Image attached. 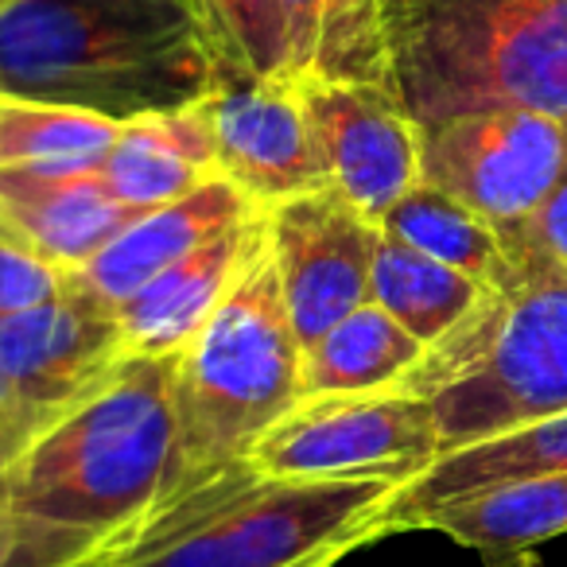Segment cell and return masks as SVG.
I'll list each match as a JSON object with an SVG mask.
<instances>
[{"label":"cell","instance_id":"1","mask_svg":"<svg viewBox=\"0 0 567 567\" xmlns=\"http://www.w3.org/2000/svg\"><path fill=\"white\" fill-rule=\"evenodd\" d=\"M187 0H17L0 12V94L128 125L210 94Z\"/></svg>","mask_w":567,"mask_h":567},{"label":"cell","instance_id":"2","mask_svg":"<svg viewBox=\"0 0 567 567\" xmlns=\"http://www.w3.org/2000/svg\"><path fill=\"white\" fill-rule=\"evenodd\" d=\"M381 478H276L234 463L97 544L90 567H331L378 540Z\"/></svg>","mask_w":567,"mask_h":567},{"label":"cell","instance_id":"3","mask_svg":"<svg viewBox=\"0 0 567 567\" xmlns=\"http://www.w3.org/2000/svg\"><path fill=\"white\" fill-rule=\"evenodd\" d=\"M389 90L416 125L494 110L567 117V0H381Z\"/></svg>","mask_w":567,"mask_h":567},{"label":"cell","instance_id":"4","mask_svg":"<svg viewBox=\"0 0 567 567\" xmlns=\"http://www.w3.org/2000/svg\"><path fill=\"white\" fill-rule=\"evenodd\" d=\"M172 378L175 354H128L0 474V497L102 540L125 528L164 494L172 471Z\"/></svg>","mask_w":567,"mask_h":567},{"label":"cell","instance_id":"5","mask_svg":"<svg viewBox=\"0 0 567 567\" xmlns=\"http://www.w3.org/2000/svg\"><path fill=\"white\" fill-rule=\"evenodd\" d=\"M300 362L303 347L265 229L234 292L175 354V447L159 497L245 463L260 435L300 404Z\"/></svg>","mask_w":567,"mask_h":567},{"label":"cell","instance_id":"6","mask_svg":"<svg viewBox=\"0 0 567 567\" xmlns=\"http://www.w3.org/2000/svg\"><path fill=\"white\" fill-rule=\"evenodd\" d=\"M393 389L427 401L443 455L567 412V272L509 260Z\"/></svg>","mask_w":567,"mask_h":567},{"label":"cell","instance_id":"7","mask_svg":"<svg viewBox=\"0 0 567 567\" xmlns=\"http://www.w3.org/2000/svg\"><path fill=\"white\" fill-rule=\"evenodd\" d=\"M443 455L427 401L401 389L303 396L249 451L276 478H381L404 486Z\"/></svg>","mask_w":567,"mask_h":567},{"label":"cell","instance_id":"8","mask_svg":"<svg viewBox=\"0 0 567 567\" xmlns=\"http://www.w3.org/2000/svg\"><path fill=\"white\" fill-rule=\"evenodd\" d=\"M567 121L533 110H494L420 125V183L443 190L497 226L528 221L556 187Z\"/></svg>","mask_w":567,"mask_h":567},{"label":"cell","instance_id":"9","mask_svg":"<svg viewBox=\"0 0 567 567\" xmlns=\"http://www.w3.org/2000/svg\"><path fill=\"white\" fill-rule=\"evenodd\" d=\"M378 237L381 229L331 183L268 210L284 303L303 350L370 303Z\"/></svg>","mask_w":567,"mask_h":567},{"label":"cell","instance_id":"10","mask_svg":"<svg viewBox=\"0 0 567 567\" xmlns=\"http://www.w3.org/2000/svg\"><path fill=\"white\" fill-rule=\"evenodd\" d=\"M218 152V172L260 210L327 187L300 86L214 63L210 94L198 102Z\"/></svg>","mask_w":567,"mask_h":567},{"label":"cell","instance_id":"11","mask_svg":"<svg viewBox=\"0 0 567 567\" xmlns=\"http://www.w3.org/2000/svg\"><path fill=\"white\" fill-rule=\"evenodd\" d=\"M296 86L331 187L378 226L420 183V125L389 86L319 79Z\"/></svg>","mask_w":567,"mask_h":567},{"label":"cell","instance_id":"12","mask_svg":"<svg viewBox=\"0 0 567 567\" xmlns=\"http://www.w3.org/2000/svg\"><path fill=\"white\" fill-rule=\"evenodd\" d=\"M128 358L113 308L71 280L55 300L0 319V393L4 401L66 409L102 385Z\"/></svg>","mask_w":567,"mask_h":567},{"label":"cell","instance_id":"13","mask_svg":"<svg viewBox=\"0 0 567 567\" xmlns=\"http://www.w3.org/2000/svg\"><path fill=\"white\" fill-rule=\"evenodd\" d=\"M94 167H0V234L63 272L94 260L141 218Z\"/></svg>","mask_w":567,"mask_h":567},{"label":"cell","instance_id":"14","mask_svg":"<svg viewBox=\"0 0 567 567\" xmlns=\"http://www.w3.org/2000/svg\"><path fill=\"white\" fill-rule=\"evenodd\" d=\"M260 206L245 190H237L226 175H214L210 183L195 187L175 203L152 206L133 226H125L94 260L66 272V280L79 292L94 296L97 303L117 311L128 296H136L148 280H156L164 268L195 252L210 237L226 234L229 226L252 218Z\"/></svg>","mask_w":567,"mask_h":567},{"label":"cell","instance_id":"15","mask_svg":"<svg viewBox=\"0 0 567 567\" xmlns=\"http://www.w3.org/2000/svg\"><path fill=\"white\" fill-rule=\"evenodd\" d=\"M265 229L268 210H257L252 218L237 221L226 234L210 237L195 252H187L172 268H164L136 296H128L117 308L128 354H179L203 331L206 319L221 308V300L234 292L237 276L249 265Z\"/></svg>","mask_w":567,"mask_h":567},{"label":"cell","instance_id":"16","mask_svg":"<svg viewBox=\"0 0 567 567\" xmlns=\"http://www.w3.org/2000/svg\"><path fill=\"white\" fill-rule=\"evenodd\" d=\"M556 471H567V412L440 455L424 474L393 489L378 517V536L416 528L432 509L458 497Z\"/></svg>","mask_w":567,"mask_h":567},{"label":"cell","instance_id":"17","mask_svg":"<svg viewBox=\"0 0 567 567\" xmlns=\"http://www.w3.org/2000/svg\"><path fill=\"white\" fill-rule=\"evenodd\" d=\"M102 175L113 195L141 210L175 203L210 183L221 172L203 110L190 105L175 113H148L121 125L102 159Z\"/></svg>","mask_w":567,"mask_h":567},{"label":"cell","instance_id":"18","mask_svg":"<svg viewBox=\"0 0 567 567\" xmlns=\"http://www.w3.org/2000/svg\"><path fill=\"white\" fill-rule=\"evenodd\" d=\"M424 350L427 347H420L378 303H362L342 323H334L316 347L303 350L300 401L303 396L393 389L424 358Z\"/></svg>","mask_w":567,"mask_h":567},{"label":"cell","instance_id":"19","mask_svg":"<svg viewBox=\"0 0 567 567\" xmlns=\"http://www.w3.org/2000/svg\"><path fill=\"white\" fill-rule=\"evenodd\" d=\"M416 528H435L482 551H520L567 533V471L505 482L432 509Z\"/></svg>","mask_w":567,"mask_h":567},{"label":"cell","instance_id":"20","mask_svg":"<svg viewBox=\"0 0 567 567\" xmlns=\"http://www.w3.org/2000/svg\"><path fill=\"white\" fill-rule=\"evenodd\" d=\"M486 284L471 280L458 268L416 252L412 245L381 234L370 272V303L404 327L420 347H435L451 327L463 323L482 300Z\"/></svg>","mask_w":567,"mask_h":567},{"label":"cell","instance_id":"21","mask_svg":"<svg viewBox=\"0 0 567 567\" xmlns=\"http://www.w3.org/2000/svg\"><path fill=\"white\" fill-rule=\"evenodd\" d=\"M378 229L412 245L416 252H427L432 260L458 268L478 284H497L509 272V252L497 226L427 183H416L401 203L389 206Z\"/></svg>","mask_w":567,"mask_h":567},{"label":"cell","instance_id":"22","mask_svg":"<svg viewBox=\"0 0 567 567\" xmlns=\"http://www.w3.org/2000/svg\"><path fill=\"white\" fill-rule=\"evenodd\" d=\"M117 133L97 113L0 94V167H94Z\"/></svg>","mask_w":567,"mask_h":567},{"label":"cell","instance_id":"23","mask_svg":"<svg viewBox=\"0 0 567 567\" xmlns=\"http://www.w3.org/2000/svg\"><path fill=\"white\" fill-rule=\"evenodd\" d=\"M214 63L260 79H288V35L280 0H187Z\"/></svg>","mask_w":567,"mask_h":567},{"label":"cell","instance_id":"24","mask_svg":"<svg viewBox=\"0 0 567 567\" xmlns=\"http://www.w3.org/2000/svg\"><path fill=\"white\" fill-rule=\"evenodd\" d=\"M102 536L17 513L0 497V567H86Z\"/></svg>","mask_w":567,"mask_h":567},{"label":"cell","instance_id":"25","mask_svg":"<svg viewBox=\"0 0 567 567\" xmlns=\"http://www.w3.org/2000/svg\"><path fill=\"white\" fill-rule=\"evenodd\" d=\"M502 241L517 268L567 272V156H564V167H559L556 187L548 190L540 210L528 221H520L517 229H505Z\"/></svg>","mask_w":567,"mask_h":567},{"label":"cell","instance_id":"26","mask_svg":"<svg viewBox=\"0 0 567 567\" xmlns=\"http://www.w3.org/2000/svg\"><path fill=\"white\" fill-rule=\"evenodd\" d=\"M66 288V272L0 234V319L55 300Z\"/></svg>","mask_w":567,"mask_h":567},{"label":"cell","instance_id":"27","mask_svg":"<svg viewBox=\"0 0 567 567\" xmlns=\"http://www.w3.org/2000/svg\"><path fill=\"white\" fill-rule=\"evenodd\" d=\"M63 416V409H40V404H0V474L9 471L55 420Z\"/></svg>","mask_w":567,"mask_h":567},{"label":"cell","instance_id":"28","mask_svg":"<svg viewBox=\"0 0 567 567\" xmlns=\"http://www.w3.org/2000/svg\"><path fill=\"white\" fill-rule=\"evenodd\" d=\"M12 4H17V0H0V12H9Z\"/></svg>","mask_w":567,"mask_h":567},{"label":"cell","instance_id":"29","mask_svg":"<svg viewBox=\"0 0 567 567\" xmlns=\"http://www.w3.org/2000/svg\"><path fill=\"white\" fill-rule=\"evenodd\" d=\"M517 567H533V564H517Z\"/></svg>","mask_w":567,"mask_h":567},{"label":"cell","instance_id":"30","mask_svg":"<svg viewBox=\"0 0 567 567\" xmlns=\"http://www.w3.org/2000/svg\"><path fill=\"white\" fill-rule=\"evenodd\" d=\"M0 404H4V393H0Z\"/></svg>","mask_w":567,"mask_h":567},{"label":"cell","instance_id":"31","mask_svg":"<svg viewBox=\"0 0 567 567\" xmlns=\"http://www.w3.org/2000/svg\"><path fill=\"white\" fill-rule=\"evenodd\" d=\"M86 567H90V559H86Z\"/></svg>","mask_w":567,"mask_h":567}]
</instances>
